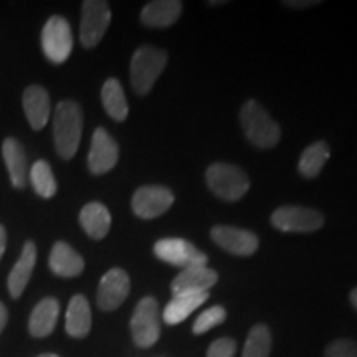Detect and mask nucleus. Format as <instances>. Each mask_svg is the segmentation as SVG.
Wrapping results in <instances>:
<instances>
[{"mask_svg":"<svg viewBox=\"0 0 357 357\" xmlns=\"http://www.w3.org/2000/svg\"><path fill=\"white\" fill-rule=\"evenodd\" d=\"M218 281V275L207 266H194L182 270L172 280V294L208 291Z\"/></svg>","mask_w":357,"mask_h":357,"instance_id":"nucleus-14","label":"nucleus"},{"mask_svg":"<svg viewBox=\"0 0 357 357\" xmlns=\"http://www.w3.org/2000/svg\"><path fill=\"white\" fill-rule=\"evenodd\" d=\"M207 300H208V291L174 294L172 300L167 303L166 307H164L162 318L169 326L182 323V321L189 318L192 312L197 310V307L202 306Z\"/></svg>","mask_w":357,"mask_h":357,"instance_id":"nucleus-19","label":"nucleus"},{"mask_svg":"<svg viewBox=\"0 0 357 357\" xmlns=\"http://www.w3.org/2000/svg\"><path fill=\"white\" fill-rule=\"evenodd\" d=\"M2 155L12 185L17 189H24L26 184V155L24 146L13 137H7L2 144Z\"/></svg>","mask_w":357,"mask_h":357,"instance_id":"nucleus-21","label":"nucleus"},{"mask_svg":"<svg viewBox=\"0 0 357 357\" xmlns=\"http://www.w3.org/2000/svg\"><path fill=\"white\" fill-rule=\"evenodd\" d=\"M271 351V333L265 324H257L250 329L243 346L242 357H268Z\"/></svg>","mask_w":357,"mask_h":357,"instance_id":"nucleus-26","label":"nucleus"},{"mask_svg":"<svg viewBox=\"0 0 357 357\" xmlns=\"http://www.w3.org/2000/svg\"><path fill=\"white\" fill-rule=\"evenodd\" d=\"M24 109L25 116L29 119L30 126L35 131H40L47 126L48 119H50V98L48 93L45 91L38 84H32L24 91Z\"/></svg>","mask_w":357,"mask_h":357,"instance_id":"nucleus-15","label":"nucleus"},{"mask_svg":"<svg viewBox=\"0 0 357 357\" xmlns=\"http://www.w3.org/2000/svg\"><path fill=\"white\" fill-rule=\"evenodd\" d=\"M236 341L231 337H220L213 341L207 351V357H235Z\"/></svg>","mask_w":357,"mask_h":357,"instance_id":"nucleus-30","label":"nucleus"},{"mask_svg":"<svg viewBox=\"0 0 357 357\" xmlns=\"http://www.w3.org/2000/svg\"><path fill=\"white\" fill-rule=\"evenodd\" d=\"M6 245H7V234H6V229L0 225V258H2L3 252H6Z\"/></svg>","mask_w":357,"mask_h":357,"instance_id":"nucleus-33","label":"nucleus"},{"mask_svg":"<svg viewBox=\"0 0 357 357\" xmlns=\"http://www.w3.org/2000/svg\"><path fill=\"white\" fill-rule=\"evenodd\" d=\"M35 261H37V248H35L33 242H26L22 250L19 261L12 268L10 275H8V293L13 300L22 296L24 289L29 284L30 276L35 268Z\"/></svg>","mask_w":357,"mask_h":357,"instance_id":"nucleus-16","label":"nucleus"},{"mask_svg":"<svg viewBox=\"0 0 357 357\" xmlns=\"http://www.w3.org/2000/svg\"><path fill=\"white\" fill-rule=\"evenodd\" d=\"M349 300H351V305L354 306V310L357 311V288H354L349 294Z\"/></svg>","mask_w":357,"mask_h":357,"instance_id":"nucleus-34","label":"nucleus"},{"mask_svg":"<svg viewBox=\"0 0 357 357\" xmlns=\"http://www.w3.org/2000/svg\"><path fill=\"white\" fill-rule=\"evenodd\" d=\"M101 101H102V106H105L106 113H108L114 121L121 123L128 118L129 108H128L126 95H124L121 83H119L116 78L106 79L105 84H102Z\"/></svg>","mask_w":357,"mask_h":357,"instance_id":"nucleus-24","label":"nucleus"},{"mask_svg":"<svg viewBox=\"0 0 357 357\" xmlns=\"http://www.w3.org/2000/svg\"><path fill=\"white\" fill-rule=\"evenodd\" d=\"M42 48L52 63H63L73 50L71 26L63 17H50L43 26Z\"/></svg>","mask_w":357,"mask_h":357,"instance_id":"nucleus-7","label":"nucleus"},{"mask_svg":"<svg viewBox=\"0 0 357 357\" xmlns=\"http://www.w3.org/2000/svg\"><path fill=\"white\" fill-rule=\"evenodd\" d=\"M225 2H218V0H215V2H208V6H223Z\"/></svg>","mask_w":357,"mask_h":357,"instance_id":"nucleus-35","label":"nucleus"},{"mask_svg":"<svg viewBox=\"0 0 357 357\" xmlns=\"http://www.w3.org/2000/svg\"><path fill=\"white\" fill-rule=\"evenodd\" d=\"M65 329L71 337L82 339L88 336L91 329V307L83 294L71 298L68 310H66Z\"/></svg>","mask_w":357,"mask_h":357,"instance_id":"nucleus-22","label":"nucleus"},{"mask_svg":"<svg viewBox=\"0 0 357 357\" xmlns=\"http://www.w3.org/2000/svg\"><path fill=\"white\" fill-rule=\"evenodd\" d=\"M271 225L287 234H311L324 225L323 213L314 208L298 207V205H284L276 208L271 215Z\"/></svg>","mask_w":357,"mask_h":357,"instance_id":"nucleus-6","label":"nucleus"},{"mask_svg":"<svg viewBox=\"0 0 357 357\" xmlns=\"http://www.w3.org/2000/svg\"><path fill=\"white\" fill-rule=\"evenodd\" d=\"M50 270L63 278H73L83 273L84 261L66 242H56L53 245L50 258H48Z\"/></svg>","mask_w":357,"mask_h":357,"instance_id":"nucleus-18","label":"nucleus"},{"mask_svg":"<svg viewBox=\"0 0 357 357\" xmlns=\"http://www.w3.org/2000/svg\"><path fill=\"white\" fill-rule=\"evenodd\" d=\"M30 182L40 197L50 199L56 194V181L47 160H37L30 171Z\"/></svg>","mask_w":357,"mask_h":357,"instance_id":"nucleus-27","label":"nucleus"},{"mask_svg":"<svg viewBox=\"0 0 357 357\" xmlns=\"http://www.w3.org/2000/svg\"><path fill=\"white\" fill-rule=\"evenodd\" d=\"M7 319H8V312H7V307L0 303V333L3 331V328H6L7 324Z\"/></svg>","mask_w":357,"mask_h":357,"instance_id":"nucleus-32","label":"nucleus"},{"mask_svg":"<svg viewBox=\"0 0 357 357\" xmlns=\"http://www.w3.org/2000/svg\"><path fill=\"white\" fill-rule=\"evenodd\" d=\"M240 123L245 136L253 146L270 149L278 144L281 136L280 126L258 101L250 100L245 102L240 109Z\"/></svg>","mask_w":357,"mask_h":357,"instance_id":"nucleus-2","label":"nucleus"},{"mask_svg":"<svg viewBox=\"0 0 357 357\" xmlns=\"http://www.w3.org/2000/svg\"><path fill=\"white\" fill-rule=\"evenodd\" d=\"M132 339L139 347H151L160 336L159 303L153 296H146L137 303L131 318Z\"/></svg>","mask_w":357,"mask_h":357,"instance_id":"nucleus-5","label":"nucleus"},{"mask_svg":"<svg viewBox=\"0 0 357 357\" xmlns=\"http://www.w3.org/2000/svg\"><path fill=\"white\" fill-rule=\"evenodd\" d=\"M208 189L217 197L227 202H235L247 194L250 189V181L242 169L227 162H215L205 172Z\"/></svg>","mask_w":357,"mask_h":357,"instance_id":"nucleus-4","label":"nucleus"},{"mask_svg":"<svg viewBox=\"0 0 357 357\" xmlns=\"http://www.w3.org/2000/svg\"><path fill=\"white\" fill-rule=\"evenodd\" d=\"M38 357H58L56 354H42V356H38Z\"/></svg>","mask_w":357,"mask_h":357,"instance_id":"nucleus-36","label":"nucleus"},{"mask_svg":"<svg viewBox=\"0 0 357 357\" xmlns=\"http://www.w3.org/2000/svg\"><path fill=\"white\" fill-rule=\"evenodd\" d=\"M174 204V194L164 185H144L132 195V212L139 218L151 220L166 213Z\"/></svg>","mask_w":357,"mask_h":357,"instance_id":"nucleus-10","label":"nucleus"},{"mask_svg":"<svg viewBox=\"0 0 357 357\" xmlns=\"http://www.w3.org/2000/svg\"><path fill=\"white\" fill-rule=\"evenodd\" d=\"M131 291V281L121 268H113L102 276L98 287V306L102 311H114L123 305Z\"/></svg>","mask_w":357,"mask_h":357,"instance_id":"nucleus-11","label":"nucleus"},{"mask_svg":"<svg viewBox=\"0 0 357 357\" xmlns=\"http://www.w3.org/2000/svg\"><path fill=\"white\" fill-rule=\"evenodd\" d=\"M154 253L159 260L171 263V265L182 268V270L194 266H207L208 261L205 253L184 238L159 240L154 245Z\"/></svg>","mask_w":357,"mask_h":357,"instance_id":"nucleus-9","label":"nucleus"},{"mask_svg":"<svg viewBox=\"0 0 357 357\" xmlns=\"http://www.w3.org/2000/svg\"><path fill=\"white\" fill-rule=\"evenodd\" d=\"M218 247L236 257H250L258 250V236L252 231L229 225H217L211 230Z\"/></svg>","mask_w":357,"mask_h":357,"instance_id":"nucleus-12","label":"nucleus"},{"mask_svg":"<svg viewBox=\"0 0 357 357\" xmlns=\"http://www.w3.org/2000/svg\"><path fill=\"white\" fill-rule=\"evenodd\" d=\"M79 223L88 236L101 240L108 235L111 229V213L100 202H89L79 212Z\"/></svg>","mask_w":357,"mask_h":357,"instance_id":"nucleus-23","label":"nucleus"},{"mask_svg":"<svg viewBox=\"0 0 357 357\" xmlns=\"http://www.w3.org/2000/svg\"><path fill=\"white\" fill-rule=\"evenodd\" d=\"M324 357H357V342L352 339H336L326 347Z\"/></svg>","mask_w":357,"mask_h":357,"instance_id":"nucleus-29","label":"nucleus"},{"mask_svg":"<svg viewBox=\"0 0 357 357\" xmlns=\"http://www.w3.org/2000/svg\"><path fill=\"white\" fill-rule=\"evenodd\" d=\"M182 13V2L178 0H154L142 8L141 22L146 26L164 29L176 24Z\"/></svg>","mask_w":357,"mask_h":357,"instance_id":"nucleus-17","label":"nucleus"},{"mask_svg":"<svg viewBox=\"0 0 357 357\" xmlns=\"http://www.w3.org/2000/svg\"><path fill=\"white\" fill-rule=\"evenodd\" d=\"M167 65V53L159 48L144 47L134 52L131 60V84L137 95H147Z\"/></svg>","mask_w":357,"mask_h":357,"instance_id":"nucleus-3","label":"nucleus"},{"mask_svg":"<svg viewBox=\"0 0 357 357\" xmlns=\"http://www.w3.org/2000/svg\"><path fill=\"white\" fill-rule=\"evenodd\" d=\"M225 319H227L225 307L222 306L208 307V310H205L202 314H199V318L195 319L194 326H192V331H194V334H204L211 331V329L215 328V326L222 324Z\"/></svg>","mask_w":357,"mask_h":357,"instance_id":"nucleus-28","label":"nucleus"},{"mask_svg":"<svg viewBox=\"0 0 357 357\" xmlns=\"http://www.w3.org/2000/svg\"><path fill=\"white\" fill-rule=\"evenodd\" d=\"M60 305L55 298H45L33 307L32 316L29 321L30 334L33 337H47L55 329L58 321Z\"/></svg>","mask_w":357,"mask_h":357,"instance_id":"nucleus-20","label":"nucleus"},{"mask_svg":"<svg viewBox=\"0 0 357 357\" xmlns=\"http://www.w3.org/2000/svg\"><path fill=\"white\" fill-rule=\"evenodd\" d=\"M319 0H287L283 2V6L291 7V8H310L314 6H319Z\"/></svg>","mask_w":357,"mask_h":357,"instance_id":"nucleus-31","label":"nucleus"},{"mask_svg":"<svg viewBox=\"0 0 357 357\" xmlns=\"http://www.w3.org/2000/svg\"><path fill=\"white\" fill-rule=\"evenodd\" d=\"M111 22V8L102 0H86L82 8L79 40L84 48H93L101 42Z\"/></svg>","mask_w":357,"mask_h":357,"instance_id":"nucleus-8","label":"nucleus"},{"mask_svg":"<svg viewBox=\"0 0 357 357\" xmlns=\"http://www.w3.org/2000/svg\"><path fill=\"white\" fill-rule=\"evenodd\" d=\"M329 155H331V149H329L328 142L326 141H316L307 146L306 149L303 151L300 162H298V169H300L301 176L306 178L319 176L324 164L328 162Z\"/></svg>","mask_w":357,"mask_h":357,"instance_id":"nucleus-25","label":"nucleus"},{"mask_svg":"<svg viewBox=\"0 0 357 357\" xmlns=\"http://www.w3.org/2000/svg\"><path fill=\"white\" fill-rule=\"evenodd\" d=\"M83 132V113L78 102H58L53 116V139L60 158L71 159L77 154Z\"/></svg>","mask_w":357,"mask_h":357,"instance_id":"nucleus-1","label":"nucleus"},{"mask_svg":"<svg viewBox=\"0 0 357 357\" xmlns=\"http://www.w3.org/2000/svg\"><path fill=\"white\" fill-rule=\"evenodd\" d=\"M119 158V147L106 129L98 128L91 139V149L88 154V167L96 176L109 172Z\"/></svg>","mask_w":357,"mask_h":357,"instance_id":"nucleus-13","label":"nucleus"}]
</instances>
